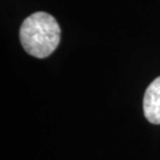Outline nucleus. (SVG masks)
Here are the masks:
<instances>
[{
  "label": "nucleus",
  "instance_id": "f03ea898",
  "mask_svg": "<svg viewBox=\"0 0 160 160\" xmlns=\"http://www.w3.org/2000/svg\"><path fill=\"white\" fill-rule=\"evenodd\" d=\"M143 113L150 123L160 124V77L156 78L145 92Z\"/></svg>",
  "mask_w": 160,
  "mask_h": 160
},
{
  "label": "nucleus",
  "instance_id": "f257e3e1",
  "mask_svg": "<svg viewBox=\"0 0 160 160\" xmlns=\"http://www.w3.org/2000/svg\"><path fill=\"white\" fill-rule=\"evenodd\" d=\"M20 41L31 56L45 58L56 49L60 41V27L51 15L38 12L23 21Z\"/></svg>",
  "mask_w": 160,
  "mask_h": 160
}]
</instances>
